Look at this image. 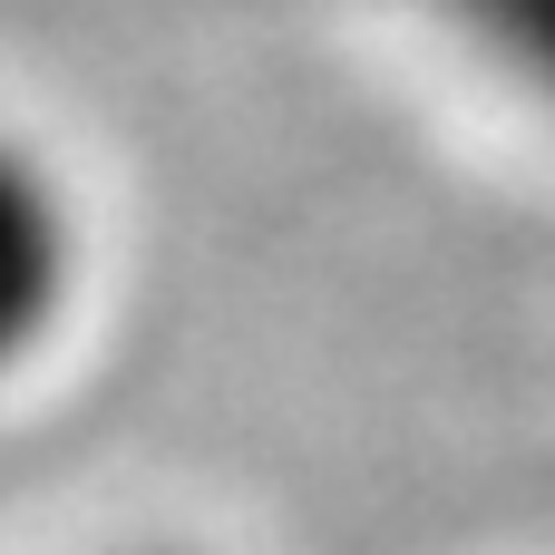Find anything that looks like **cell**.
<instances>
[{"mask_svg":"<svg viewBox=\"0 0 555 555\" xmlns=\"http://www.w3.org/2000/svg\"><path fill=\"white\" fill-rule=\"evenodd\" d=\"M68 283H78V224H68V195L59 176L0 137V371H20L59 312H68Z\"/></svg>","mask_w":555,"mask_h":555,"instance_id":"cell-1","label":"cell"},{"mask_svg":"<svg viewBox=\"0 0 555 555\" xmlns=\"http://www.w3.org/2000/svg\"><path fill=\"white\" fill-rule=\"evenodd\" d=\"M439 10L488 68H507L527 98L555 107V0H439Z\"/></svg>","mask_w":555,"mask_h":555,"instance_id":"cell-2","label":"cell"}]
</instances>
